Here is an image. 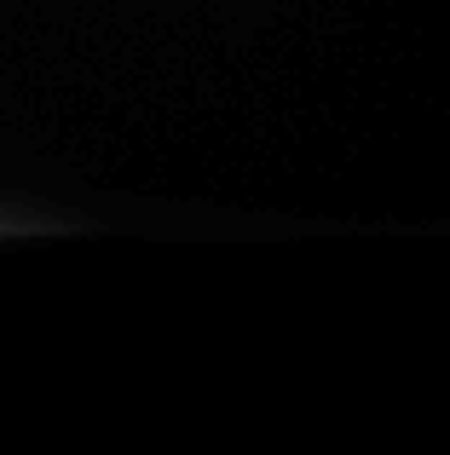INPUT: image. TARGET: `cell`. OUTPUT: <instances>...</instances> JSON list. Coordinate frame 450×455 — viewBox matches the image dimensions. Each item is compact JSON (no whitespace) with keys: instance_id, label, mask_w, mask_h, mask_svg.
Returning a JSON list of instances; mask_svg holds the SVG:
<instances>
[]
</instances>
